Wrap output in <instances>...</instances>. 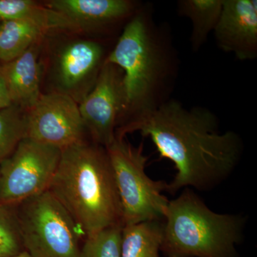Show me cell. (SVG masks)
I'll use <instances>...</instances> for the list:
<instances>
[{
  "label": "cell",
  "mask_w": 257,
  "mask_h": 257,
  "mask_svg": "<svg viewBox=\"0 0 257 257\" xmlns=\"http://www.w3.org/2000/svg\"><path fill=\"white\" fill-rule=\"evenodd\" d=\"M122 225H116L86 236L81 257H121Z\"/></svg>",
  "instance_id": "cell-19"
},
{
  "label": "cell",
  "mask_w": 257,
  "mask_h": 257,
  "mask_svg": "<svg viewBox=\"0 0 257 257\" xmlns=\"http://www.w3.org/2000/svg\"><path fill=\"white\" fill-rule=\"evenodd\" d=\"M17 212L25 251L32 257H81L77 223L47 190L20 203Z\"/></svg>",
  "instance_id": "cell-6"
},
{
  "label": "cell",
  "mask_w": 257,
  "mask_h": 257,
  "mask_svg": "<svg viewBox=\"0 0 257 257\" xmlns=\"http://www.w3.org/2000/svg\"><path fill=\"white\" fill-rule=\"evenodd\" d=\"M84 236L122 225L117 187L105 147L85 141L62 149L49 186Z\"/></svg>",
  "instance_id": "cell-3"
},
{
  "label": "cell",
  "mask_w": 257,
  "mask_h": 257,
  "mask_svg": "<svg viewBox=\"0 0 257 257\" xmlns=\"http://www.w3.org/2000/svg\"><path fill=\"white\" fill-rule=\"evenodd\" d=\"M123 72L104 62L92 90L79 105L85 130L93 143L106 148L114 140L124 109Z\"/></svg>",
  "instance_id": "cell-9"
},
{
  "label": "cell",
  "mask_w": 257,
  "mask_h": 257,
  "mask_svg": "<svg viewBox=\"0 0 257 257\" xmlns=\"http://www.w3.org/2000/svg\"><path fill=\"white\" fill-rule=\"evenodd\" d=\"M145 3L125 26L105 62L123 72L124 109L116 130L134 124L172 99L180 60L170 26L158 24Z\"/></svg>",
  "instance_id": "cell-2"
},
{
  "label": "cell",
  "mask_w": 257,
  "mask_h": 257,
  "mask_svg": "<svg viewBox=\"0 0 257 257\" xmlns=\"http://www.w3.org/2000/svg\"><path fill=\"white\" fill-rule=\"evenodd\" d=\"M25 251L16 211L0 203V257L15 256Z\"/></svg>",
  "instance_id": "cell-20"
},
{
  "label": "cell",
  "mask_w": 257,
  "mask_h": 257,
  "mask_svg": "<svg viewBox=\"0 0 257 257\" xmlns=\"http://www.w3.org/2000/svg\"><path fill=\"white\" fill-rule=\"evenodd\" d=\"M223 0H179V16L189 19L192 23L191 48L198 52L213 33L222 10Z\"/></svg>",
  "instance_id": "cell-14"
},
{
  "label": "cell",
  "mask_w": 257,
  "mask_h": 257,
  "mask_svg": "<svg viewBox=\"0 0 257 257\" xmlns=\"http://www.w3.org/2000/svg\"><path fill=\"white\" fill-rule=\"evenodd\" d=\"M133 133L150 138L161 158L174 164L177 172L167 189L172 194L185 188L210 192L233 175L243 156L242 139L231 130L221 132L214 113L203 106L185 107L172 98L116 132L124 137Z\"/></svg>",
  "instance_id": "cell-1"
},
{
  "label": "cell",
  "mask_w": 257,
  "mask_h": 257,
  "mask_svg": "<svg viewBox=\"0 0 257 257\" xmlns=\"http://www.w3.org/2000/svg\"><path fill=\"white\" fill-rule=\"evenodd\" d=\"M117 187L124 226L150 221H163L170 199L163 192L167 182L147 175L148 157L143 144L135 147L126 137L116 135L106 148Z\"/></svg>",
  "instance_id": "cell-5"
},
{
  "label": "cell",
  "mask_w": 257,
  "mask_h": 257,
  "mask_svg": "<svg viewBox=\"0 0 257 257\" xmlns=\"http://www.w3.org/2000/svg\"><path fill=\"white\" fill-rule=\"evenodd\" d=\"M62 150L25 138L0 162V203L14 206L45 192L60 163Z\"/></svg>",
  "instance_id": "cell-7"
},
{
  "label": "cell",
  "mask_w": 257,
  "mask_h": 257,
  "mask_svg": "<svg viewBox=\"0 0 257 257\" xmlns=\"http://www.w3.org/2000/svg\"><path fill=\"white\" fill-rule=\"evenodd\" d=\"M0 20H29L52 30H77L65 17L32 0H0Z\"/></svg>",
  "instance_id": "cell-16"
},
{
  "label": "cell",
  "mask_w": 257,
  "mask_h": 257,
  "mask_svg": "<svg viewBox=\"0 0 257 257\" xmlns=\"http://www.w3.org/2000/svg\"><path fill=\"white\" fill-rule=\"evenodd\" d=\"M247 217L211 210L192 189L170 200L161 251L168 257H238Z\"/></svg>",
  "instance_id": "cell-4"
},
{
  "label": "cell",
  "mask_w": 257,
  "mask_h": 257,
  "mask_svg": "<svg viewBox=\"0 0 257 257\" xmlns=\"http://www.w3.org/2000/svg\"><path fill=\"white\" fill-rule=\"evenodd\" d=\"M109 53L101 42L92 40L74 42L64 47L57 65L62 92L81 102L92 90Z\"/></svg>",
  "instance_id": "cell-10"
},
{
  "label": "cell",
  "mask_w": 257,
  "mask_h": 257,
  "mask_svg": "<svg viewBox=\"0 0 257 257\" xmlns=\"http://www.w3.org/2000/svg\"><path fill=\"white\" fill-rule=\"evenodd\" d=\"M12 104L28 111L41 96V67L35 45L0 67Z\"/></svg>",
  "instance_id": "cell-13"
},
{
  "label": "cell",
  "mask_w": 257,
  "mask_h": 257,
  "mask_svg": "<svg viewBox=\"0 0 257 257\" xmlns=\"http://www.w3.org/2000/svg\"><path fill=\"white\" fill-rule=\"evenodd\" d=\"M47 30L41 25L17 20L2 21L0 25V61L8 63L35 45Z\"/></svg>",
  "instance_id": "cell-15"
},
{
  "label": "cell",
  "mask_w": 257,
  "mask_h": 257,
  "mask_svg": "<svg viewBox=\"0 0 257 257\" xmlns=\"http://www.w3.org/2000/svg\"><path fill=\"white\" fill-rule=\"evenodd\" d=\"M163 236V221L124 226L121 257H159Z\"/></svg>",
  "instance_id": "cell-17"
},
{
  "label": "cell",
  "mask_w": 257,
  "mask_h": 257,
  "mask_svg": "<svg viewBox=\"0 0 257 257\" xmlns=\"http://www.w3.org/2000/svg\"><path fill=\"white\" fill-rule=\"evenodd\" d=\"M9 93L7 89L4 79L0 73V110L12 105Z\"/></svg>",
  "instance_id": "cell-21"
},
{
  "label": "cell",
  "mask_w": 257,
  "mask_h": 257,
  "mask_svg": "<svg viewBox=\"0 0 257 257\" xmlns=\"http://www.w3.org/2000/svg\"><path fill=\"white\" fill-rule=\"evenodd\" d=\"M84 127L78 104L62 92L41 94L26 111V138L65 148L84 141Z\"/></svg>",
  "instance_id": "cell-8"
},
{
  "label": "cell",
  "mask_w": 257,
  "mask_h": 257,
  "mask_svg": "<svg viewBox=\"0 0 257 257\" xmlns=\"http://www.w3.org/2000/svg\"><path fill=\"white\" fill-rule=\"evenodd\" d=\"M218 47L240 61L257 57L256 0H223L214 32Z\"/></svg>",
  "instance_id": "cell-12"
},
{
  "label": "cell",
  "mask_w": 257,
  "mask_h": 257,
  "mask_svg": "<svg viewBox=\"0 0 257 257\" xmlns=\"http://www.w3.org/2000/svg\"><path fill=\"white\" fill-rule=\"evenodd\" d=\"M143 4L132 0H52L46 6L65 17L77 30L106 33L124 28Z\"/></svg>",
  "instance_id": "cell-11"
},
{
  "label": "cell",
  "mask_w": 257,
  "mask_h": 257,
  "mask_svg": "<svg viewBox=\"0 0 257 257\" xmlns=\"http://www.w3.org/2000/svg\"><path fill=\"white\" fill-rule=\"evenodd\" d=\"M9 257H32L30 253L27 252L26 251H24L23 252L19 253L18 255H15V256H9Z\"/></svg>",
  "instance_id": "cell-22"
},
{
  "label": "cell",
  "mask_w": 257,
  "mask_h": 257,
  "mask_svg": "<svg viewBox=\"0 0 257 257\" xmlns=\"http://www.w3.org/2000/svg\"><path fill=\"white\" fill-rule=\"evenodd\" d=\"M26 138V111L11 106L0 110V162L9 157Z\"/></svg>",
  "instance_id": "cell-18"
}]
</instances>
